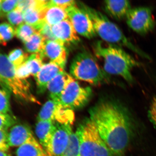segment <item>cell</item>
Segmentation results:
<instances>
[{
  "instance_id": "6da1fadb",
  "label": "cell",
  "mask_w": 156,
  "mask_h": 156,
  "mask_svg": "<svg viewBox=\"0 0 156 156\" xmlns=\"http://www.w3.org/2000/svg\"><path fill=\"white\" fill-rule=\"evenodd\" d=\"M113 101H103L90 111V119L115 156H122L130 144L133 126L128 112Z\"/></svg>"
},
{
  "instance_id": "7a4b0ae2",
  "label": "cell",
  "mask_w": 156,
  "mask_h": 156,
  "mask_svg": "<svg viewBox=\"0 0 156 156\" xmlns=\"http://www.w3.org/2000/svg\"><path fill=\"white\" fill-rule=\"evenodd\" d=\"M95 55L103 59L104 70L108 75L122 77L130 84L135 82L132 71L141 63L120 46L98 41L93 45Z\"/></svg>"
},
{
  "instance_id": "3957f363",
  "label": "cell",
  "mask_w": 156,
  "mask_h": 156,
  "mask_svg": "<svg viewBox=\"0 0 156 156\" xmlns=\"http://www.w3.org/2000/svg\"><path fill=\"white\" fill-rule=\"evenodd\" d=\"M80 9L86 12L91 19L95 33L104 41L108 44L126 47L140 57L150 60V56L131 43L121 29L105 15L83 3H80Z\"/></svg>"
},
{
  "instance_id": "277c9868",
  "label": "cell",
  "mask_w": 156,
  "mask_h": 156,
  "mask_svg": "<svg viewBox=\"0 0 156 156\" xmlns=\"http://www.w3.org/2000/svg\"><path fill=\"white\" fill-rule=\"evenodd\" d=\"M71 74L77 80L92 85H98L112 81L109 75L102 69L93 56L87 52L78 53L70 68Z\"/></svg>"
},
{
  "instance_id": "5b68a950",
  "label": "cell",
  "mask_w": 156,
  "mask_h": 156,
  "mask_svg": "<svg viewBox=\"0 0 156 156\" xmlns=\"http://www.w3.org/2000/svg\"><path fill=\"white\" fill-rule=\"evenodd\" d=\"M76 131L79 136L81 156H115L92 120H87Z\"/></svg>"
},
{
  "instance_id": "8992f818",
  "label": "cell",
  "mask_w": 156,
  "mask_h": 156,
  "mask_svg": "<svg viewBox=\"0 0 156 156\" xmlns=\"http://www.w3.org/2000/svg\"><path fill=\"white\" fill-rule=\"evenodd\" d=\"M0 80L18 98L29 102L39 103L31 92L28 82L17 77L15 66L9 60L8 56L2 53H0Z\"/></svg>"
},
{
  "instance_id": "52a82bcc",
  "label": "cell",
  "mask_w": 156,
  "mask_h": 156,
  "mask_svg": "<svg viewBox=\"0 0 156 156\" xmlns=\"http://www.w3.org/2000/svg\"><path fill=\"white\" fill-rule=\"evenodd\" d=\"M92 94L90 87H81L73 79L62 94L59 103L65 108L71 110L80 108L87 104Z\"/></svg>"
},
{
  "instance_id": "ba28073f",
  "label": "cell",
  "mask_w": 156,
  "mask_h": 156,
  "mask_svg": "<svg viewBox=\"0 0 156 156\" xmlns=\"http://www.w3.org/2000/svg\"><path fill=\"white\" fill-rule=\"evenodd\" d=\"M152 10L149 7H138L131 9L126 18V23L132 30L141 35L153 30L155 22Z\"/></svg>"
},
{
  "instance_id": "9c48e42d",
  "label": "cell",
  "mask_w": 156,
  "mask_h": 156,
  "mask_svg": "<svg viewBox=\"0 0 156 156\" xmlns=\"http://www.w3.org/2000/svg\"><path fill=\"white\" fill-rule=\"evenodd\" d=\"M74 119L73 110L65 108L58 102L51 99L43 105L37 117L38 121H52L72 126Z\"/></svg>"
},
{
  "instance_id": "30bf717a",
  "label": "cell",
  "mask_w": 156,
  "mask_h": 156,
  "mask_svg": "<svg viewBox=\"0 0 156 156\" xmlns=\"http://www.w3.org/2000/svg\"><path fill=\"white\" fill-rule=\"evenodd\" d=\"M72 125L56 122V128L45 149L49 156H62L67 148L71 134Z\"/></svg>"
},
{
  "instance_id": "8fae6325",
  "label": "cell",
  "mask_w": 156,
  "mask_h": 156,
  "mask_svg": "<svg viewBox=\"0 0 156 156\" xmlns=\"http://www.w3.org/2000/svg\"><path fill=\"white\" fill-rule=\"evenodd\" d=\"M69 20L77 33L87 38L91 39L96 35L93 24L89 15L76 5L66 10Z\"/></svg>"
},
{
  "instance_id": "7c38bea8",
  "label": "cell",
  "mask_w": 156,
  "mask_h": 156,
  "mask_svg": "<svg viewBox=\"0 0 156 156\" xmlns=\"http://www.w3.org/2000/svg\"><path fill=\"white\" fill-rule=\"evenodd\" d=\"M8 142L9 147H19L26 144L42 146L30 129L27 126L21 124L14 125L9 128L8 131Z\"/></svg>"
},
{
  "instance_id": "4fadbf2b",
  "label": "cell",
  "mask_w": 156,
  "mask_h": 156,
  "mask_svg": "<svg viewBox=\"0 0 156 156\" xmlns=\"http://www.w3.org/2000/svg\"><path fill=\"white\" fill-rule=\"evenodd\" d=\"M55 41L65 44H76L80 39L69 19L61 21L51 27Z\"/></svg>"
},
{
  "instance_id": "5bb4252c",
  "label": "cell",
  "mask_w": 156,
  "mask_h": 156,
  "mask_svg": "<svg viewBox=\"0 0 156 156\" xmlns=\"http://www.w3.org/2000/svg\"><path fill=\"white\" fill-rule=\"evenodd\" d=\"M42 55L50 62L64 69L67 62L68 53L65 45L57 41H47Z\"/></svg>"
},
{
  "instance_id": "9a60e30c",
  "label": "cell",
  "mask_w": 156,
  "mask_h": 156,
  "mask_svg": "<svg viewBox=\"0 0 156 156\" xmlns=\"http://www.w3.org/2000/svg\"><path fill=\"white\" fill-rule=\"evenodd\" d=\"M63 71L64 69L53 62H50L45 63L34 77L38 92L40 93L44 92L47 90L50 81L58 74Z\"/></svg>"
},
{
  "instance_id": "2e32d148",
  "label": "cell",
  "mask_w": 156,
  "mask_h": 156,
  "mask_svg": "<svg viewBox=\"0 0 156 156\" xmlns=\"http://www.w3.org/2000/svg\"><path fill=\"white\" fill-rule=\"evenodd\" d=\"M73 79L72 76L65 71L53 78L48 84L47 88L51 100L59 103L62 94L67 85Z\"/></svg>"
},
{
  "instance_id": "e0dca14e",
  "label": "cell",
  "mask_w": 156,
  "mask_h": 156,
  "mask_svg": "<svg viewBox=\"0 0 156 156\" xmlns=\"http://www.w3.org/2000/svg\"><path fill=\"white\" fill-rule=\"evenodd\" d=\"M104 8L110 17L117 20L126 19L132 9L130 2L127 0H107L104 2Z\"/></svg>"
},
{
  "instance_id": "ac0fdd59",
  "label": "cell",
  "mask_w": 156,
  "mask_h": 156,
  "mask_svg": "<svg viewBox=\"0 0 156 156\" xmlns=\"http://www.w3.org/2000/svg\"><path fill=\"white\" fill-rule=\"evenodd\" d=\"M41 12L43 21L50 26H53L69 19L66 10L56 6L49 5L48 4Z\"/></svg>"
},
{
  "instance_id": "d6986e66",
  "label": "cell",
  "mask_w": 156,
  "mask_h": 156,
  "mask_svg": "<svg viewBox=\"0 0 156 156\" xmlns=\"http://www.w3.org/2000/svg\"><path fill=\"white\" fill-rule=\"evenodd\" d=\"M56 128V122L49 121H38L36 126V134L39 143L46 149Z\"/></svg>"
},
{
  "instance_id": "ffe728a7",
  "label": "cell",
  "mask_w": 156,
  "mask_h": 156,
  "mask_svg": "<svg viewBox=\"0 0 156 156\" xmlns=\"http://www.w3.org/2000/svg\"><path fill=\"white\" fill-rule=\"evenodd\" d=\"M47 40L39 32H37L28 41L24 43L25 50L32 54H42Z\"/></svg>"
},
{
  "instance_id": "44dd1931",
  "label": "cell",
  "mask_w": 156,
  "mask_h": 156,
  "mask_svg": "<svg viewBox=\"0 0 156 156\" xmlns=\"http://www.w3.org/2000/svg\"><path fill=\"white\" fill-rule=\"evenodd\" d=\"M41 10L37 9H29L23 13V20L27 24L33 27L39 31L44 25L42 20Z\"/></svg>"
},
{
  "instance_id": "7402d4cb",
  "label": "cell",
  "mask_w": 156,
  "mask_h": 156,
  "mask_svg": "<svg viewBox=\"0 0 156 156\" xmlns=\"http://www.w3.org/2000/svg\"><path fill=\"white\" fill-rule=\"evenodd\" d=\"M16 156H49L42 146L31 144L20 146L16 151Z\"/></svg>"
},
{
  "instance_id": "603a6c76",
  "label": "cell",
  "mask_w": 156,
  "mask_h": 156,
  "mask_svg": "<svg viewBox=\"0 0 156 156\" xmlns=\"http://www.w3.org/2000/svg\"><path fill=\"white\" fill-rule=\"evenodd\" d=\"M11 93L6 84L0 80V113L6 114L10 112Z\"/></svg>"
},
{
  "instance_id": "cb8c5ba5",
  "label": "cell",
  "mask_w": 156,
  "mask_h": 156,
  "mask_svg": "<svg viewBox=\"0 0 156 156\" xmlns=\"http://www.w3.org/2000/svg\"><path fill=\"white\" fill-rule=\"evenodd\" d=\"M44 58V56L41 53H36L31 54L26 61L30 70L31 74L34 77L37 75L45 64L43 62Z\"/></svg>"
},
{
  "instance_id": "d4e9b609",
  "label": "cell",
  "mask_w": 156,
  "mask_h": 156,
  "mask_svg": "<svg viewBox=\"0 0 156 156\" xmlns=\"http://www.w3.org/2000/svg\"><path fill=\"white\" fill-rule=\"evenodd\" d=\"M37 31L31 26L23 23L15 29V36L23 43L30 38Z\"/></svg>"
},
{
  "instance_id": "484cf974",
  "label": "cell",
  "mask_w": 156,
  "mask_h": 156,
  "mask_svg": "<svg viewBox=\"0 0 156 156\" xmlns=\"http://www.w3.org/2000/svg\"><path fill=\"white\" fill-rule=\"evenodd\" d=\"M62 156H81L79 136L76 131L73 132L67 148Z\"/></svg>"
},
{
  "instance_id": "4316f807",
  "label": "cell",
  "mask_w": 156,
  "mask_h": 156,
  "mask_svg": "<svg viewBox=\"0 0 156 156\" xmlns=\"http://www.w3.org/2000/svg\"><path fill=\"white\" fill-rule=\"evenodd\" d=\"M9 60L17 68L25 62L28 58V54L20 48H16L10 51L8 56Z\"/></svg>"
},
{
  "instance_id": "83f0119b",
  "label": "cell",
  "mask_w": 156,
  "mask_h": 156,
  "mask_svg": "<svg viewBox=\"0 0 156 156\" xmlns=\"http://www.w3.org/2000/svg\"><path fill=\"white\" fill-rule=\"evenodd\" d=\"M15 36V30L7 22L0 23V40L3 45H6Z\"/></svg>"
},
{
  "instance_id": "f1b7e54d",
  "label": "cell",
  "mask_w": 156,
  "mask_h": 156,
  "mask_svg": "<svg viewBox=\"0 0 156 156\" xmlns=\"http://www.w3.org/2000/svg\"><path fill=\"white\" fill-rule=\"evenodd\" d=\"M6 15L9 23L12 26H18L23 23L24 21L23 13L17 8L9 12Z\"/></svg>"
},
{
  "instance_id": "f546056e",
  "label": "cell",
  "mask_w": 156,
  "mask_h": 156,
  "mask_svg": "<svg viewBox=\"0 0 156 156\" xmlns=\"http://www.w3.org/2000/svg\"><path fill=\"white\" fill-rule=\"evenodd\" d=\"M16 123L15 118L9 114L0 113V130L8 131Z\"/></svg>"
},
{
  "instance_id": "4dcf8cb0",
  "label": "cell",
  "mask_w": 156,
  "mask_h": 156,
  "mask_svg": "<svg viewBox=\"0 0 156 156\" xmlns=\"http://www.w3.org/2000/svg\"><path fill=\"white\" fill-rule=\"evenodd\" d=\"M17 8L23 13L29 9H37L40 10L41 6L39 0H21L19 1Z\"/></svg>"
},
{
  "instance_id": "1f68e13d",
  "label": "cell",
  "mask_w": 156,
  "mask_h": 156,
  "mask_svg": "<svg viewBox=\"0 0 156 156\" xmlns=\"http://www.w3.org/2000/svg\"><path fill=\"white\" fill-rule=\"evenodd\" d=\"M19 1L5 0L2 1V14H7L17 8Z\"/></svg>"
},
{
  "instance_id": "d6a6232c",
  "label": "cell",
  "mask_w": 156,
  "mask_h": 156,
  "mask_svg": "<svg viewBox=\"0 0 156 156\" xmlns=\"http://www.w3.org/2000/svg\"><path fill=\"white\" fill-rule=\"evenodd\" d=\"M16 74L17 77L22 80H26L31 75L30 70L26 62L16 68Z\"/></svg>"
},
{
  "instance_id": "836d02e7",
  "label": "cell",
  "mask_w": 156,
  "mask_h": 156,
  "mask_svg": "<svg viewBox=\"0 0 156 156\" xmlns=\"http://www.w3.org/2000/svg\"><path fill=\"white\" fill-rule=\"evenodd\" d=\"M75 1H50L48 5L54 6L66 10L72 6L76 5Z\"/></svg>"
},
{
  "instance_id": "e575fe53",
  "label": "cell",
  "mask_w": 156,
  "mask_h": 156,
  "mask_svg": "<svg viewBox=\"0 0 156 156\" xmlns=\"http://www.w3.org/2000/svg\"><path fill=\"white\" fill-rule=\"evenodd\" d=\"M148 115L150 121L156 130V96L151 102Z\"/></svg>"
},
{
  "instance_id": "d590c367",
  "label": "cell",
  "mask_w": 156,
  "mask_h": 156,
  "mask_svg": "<svg viewBox=\"0 0 156 156\" xmlns=\"http://www.w3.org/2000/svg\"><path fill=\"white\" fill-rule=\"evenodd\" d=\"M8 131L0 130V151L7 152L9 149L8 142Z\"/></svg>"
},
{
  "instance_id": "8d00e7d4",
  "label": "cell",
  "mask_w": 156,
  "mask_h": 156,
  "mask_svg": "<svg viewBox=\"0 0 156 156\" xmlns=\"http://www.w3.org/2000/svg\"><path fill=\"white\" fill-rule=\"evenodd\" d=\"M0 156H11L9 154L7 153L6 152L0 151Z\"/></svg>"
},
{
  "instance_id": "74e56055",
  "label": "cell",
  "mask_w": 156,
  "mask_h": 156,
  "mask_svg": "<svg viewBox=\"0 0 156 156\" xmlns=\"http://www.w3.org/2000/svg\"><path fill=\"white\" fill-rule=\"evenodd\" d=\"M2 1L0 0V15H2Z\"/></svg>"
},
{
  "instance_id": "f35d334b",
  "label": "cell",
  "mask_w": 156,
  "mask_h": 156,
  "mask_svg": "<svg viewBox=\"0 0 156 156\" xmlns=\"http://www.w3.org/2000/svg\"><path fill=\"white\" fill-rule=\"evenodd\" d=\"M0 44H2V42H1V40H0Z\"/></svg>"
},
{
  "instance_id": "ab89813d",
  "label": "cell",
  "mask_w": 156,
  "mask_h": 156,
  "mask_svg": "<svg viewBox=\"0 0 156 156\" xmlns=\"http://www.w3.org/2000/svg\"><path fill=\"white\" fill-rule=\"evenodd\" d=\"M0 17H1V15H0Z\"/></svg>"
}]
</instances>
